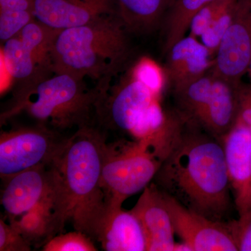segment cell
<instances>
[{
    "label": "cell",
    "mask_w": 251,
    "mask_h": 251,
    "mask_svg": "<svg viewBox=\"0 0 251 251\" xmlns=\"http://www.w3.org/2000/svg\"><path fill=\"white\" fill-rule=\"evenodd\" d=\"M59 31L35 19L23 28L18 35L38 64L46 70L53 73L51 54Z\"/></svg>",
    "instance_id": "22"
},
{
    "label": "cell",
    "mask_w": 251,
    "mask_h": 251,
    "mask_svg": "<svg viewBox=\"0 0 251 251\" xmlns=\"http://www.w3.org/2000/svg\"><path fill=\"white\" fill-rule=\"evenodd\" d=\"M167 155L142 141L122 138L107 143L100 179L107 206H122L126 200L143 191Z\"/></svg>",
    "instance_id": "6"
},
{
    "label": "cell",
    "mask_w": 251,
    "mask_h": 251,
    "mask_svg": "<svg viewBox=\"0 0 251 251\" xmlns=\"http://www.w3.org/2000/svg\"><path fill=\"white\" fill-rule=\"evenodd\" d=\"M238 0H213L195 14L189 26V35L199 39L226 9Z\"/></svg>",
    "instance_id": "24"
},
{
    "label": "cell",
    "mask_w": 251,
    "mask_h": 251,
    "mask_svg": "<svg viewBox=\"0 0 251 251\" xmlns=\"http://www.w3.org/2000/svg\"><path fill=\"white\" fill-rule=\"evenodd\" d=\"M97 117L107 128L121 132L131 140L150 143L161 136L171 121V114L162 107L161 97L129 71L102 96Z\"/></svg>",
    "instance_id": "5"
},
{
    "label": "cell",
    "mask_w": 251,
    "mask_h": 251,
    "mask_svg": "<svg viewBox=\"0 0 251 251\" xmlns=\"http://www.w3.org/2000/svg\"><path fill=\"white\" fill-rule=\"evenodd\" d=\"M54 200L41 203L17 219L9 221L31 246L42 247L56 235L53 216Z\"/></svg>",
    "instance_id": "20"
},
{
    "label": "cell",
    "mask_w": 251,
    "mask_h": 251,
    "mask_svg": "<svg viewBox=\"0 0 251 251\" xmlns=\"http://www.w3.org/2000/svg\"><path fill=\"white\" fill-rule=\"evenodd\" d=\"M248 74H249V75H250V77L251 78V63L250 64V67L249 68V70H248Z\"/></svg>",
    "instance_id": "32"
},
{
    "label": "cell",
    "mask_w": 251,
    "mask_h": 251,
    "mask_svg": "<svg viewBox=\"0 0 251 251\" xmlns=\"http://www.w3.org/2000/svg\"><path fill=\"white\" fill-rule=\"evenodd\" d=\"M214 75L210 97L196 125L220 140L237 123L242 83H235Z\"/></svg>",
    "instance_id": "15"
},
{
    "label": "cell",
    "mask_w": 251,
    "mask_h": 251,
    "mask_svg": "<svg viewBox=\"0 0 251 251\" xmlns=\"http://www.w3.org/2000/svg\"><path fill=\"white\" fill-rule=\"evenodd\" d=\"M99 85L90 87L85 79L67 74H52L14 96L1 112V125L25 112L36 124L62 132L92 125L103 94Z\"/></svg>",
    "instance_id": "4"
},
{
    "label": "cell",
    "mask_w": 251,
    "mask_h": 251,
    "mask_svg": "<svg viewBox=\"0 0 251 251\" xmlns=\"http://www.w3.org/2000/svg\"><path fill=\"white\" fill-rule=\"evenodd\" d=\"M117 14L115 0H35L36 19L57 30L80 27Z\"/></svg>",
    "instance_id": "11"
},
{
    "label": "cell",
    "mask_w": 251,
    "mask_h": 251,
    "mask_svg": "<svg viewBox=\"0 0 251 251\" xmlns=\"http://www.w3.org/2000/svg\"><path fill=\"white\" fill-rule=\"evenodd\" d=\"M171 0H115L117 14L129 33L147 34L156 29Z\"/></svg>",
    "instance_id": "18"
},
{
    "label": "cell",
    "mask_w": 251,
    "mask_h": 251,
    "mask_svg": "<svg viewBox=\"0 0 251 251\" xmlns=\"http://www.w3.org/2000/svg\"><path fill=\"white\" fill-rule=\"evenodd\" d=\"M35 0H0V40L4 43L17 36L36 19Z\"/></svg>",
    "instance_id": "23"
},
{
    "label": "cell",
    "mask_w": 251,
    "mask_h": 251,
    "mask_svg": "<svg viewBox=\"0 0 251 251\" xmlns=\"http://www.w3.org/2000/svg\"><path fill=\"white\" fill-rule=\"evenodd\" d=\"M1 54L5 69L16 85L14 96L54 74L38 64L18 35L3 43Z\"/></svg>",
    "instance_id": "17"
},
{
    "label": "cell",
    "mask_w": 251,
    "mask_h": 251,
    "mask_svg": "<svg viewBox=\"0 0 251 251\" xmlns=\"http://www.w3.org/2000/svg\"><path fill=\"white\" fill-rule=\"evenodd\" d=\"M70 136L36 124L1 130L0 176L2 181L38 166H52L62 156Z\"/></svg>",
    "instance_id": "7"
},
{
    "label": "cell",
    "mask_w": 251,
    "mask_h": 251,
    "mask_svg": "<svg viewBox=\"0 0 251 251\" xmlns=\"http://www.w3.org/2000/svg\"><path fill=\"white\" fill-rule=\"evenodd\" d=\"M214 80L211 69L199 78L173 89L176 112L184 121L197 124L210 97Z\"/></svg>",
    "instance_id": "19"
},
{
    "label": "cell",
    "mask_w": 251,
    "mask_h": 251,
    "mask_svg": "<svg viewBox=\"0 0 251 251\" xmlns=\"http://www.w3.org/2000/svg\"><path fill=\"white\" fill-rule=\"evenodd\" d=\"M238 1L226 9L201 37L202 44L209 50L213 58H214L221 40L232 22Z\"/></svg>",
    "instance_id": "27"
},
{
    "label": "cell",
    "mask_w": 251,
    "mask_h": 251,
    "mask_svg": "<svg viewBox=\"0 0 251 251\" xmlns=\"http://www.w3.org/2000/svg\"><path fill=\"white\" fill-rule=\"evenodd\" d=\"M211 1L213 0H171L163 21L166 52L186 36L193 16Z\"/></svg>",
    "instance_id": "21"
},
{
    "label": "cell",
    "mask_w": 251,
    "mask_h": 251,
    "mask_svg": "<svg viewBox=\"0 0 251 251\" xmlns=\"http://www.w3.org/2000/svg\"><path fill=\"white\" fill-rule=\"evenodd\" d=\"M231 191L239 214L247 210L251 193V130L237 122L227 134L220 139Z\"/></svg>",
    "instance_id": "12"
},
{
    "label": "cell",
    "mask_w": 251,
    "mask_h": 251,
    "mask_svg": "<svg viewBox=\"0 0 251 251\" xmlns=\"http://www.w3.org/2000/svg\"><path fill=\"white\" fill-rule=\"evenodd\" d=\"M237 122L247 126L251 130V85L242 84L240 108Z\"/></svg>",
    "instance_id": "30"
},
{
    "label": "cell",
    "mask_w": 251,
    "mask_h": 251,
    "mask_svg": "<svg viewBox=\"0 0 251 251\" xmlns=\"http://www.w3.org/2000/svg\"><path fill=\"white\" fill-rule=\"evenodd\" d=\"M251 63V0H239L232 22L214 56L211 72L235 83Z\"/></svg>",
    "instance_id": "9"
},
{
    "label": "cell",
    "mask_w": 251,
    "mask_h": 251,
    "mask_svg": "<svg viewBox=\"0 0 251 251\" xmlns=\"http://www.w3.org/2000/svg\"><path fill=\"white\" fill-rule=\"evenodd\" d=\"M173 251H192L191 248L184 242L175 243Z\"/></svg>",
    "instance_id": "31"
},
{
    "label": "cell",
    "mask_w": 251,
    "mask_h": 251,
    "mask_svg": "<svg viewBox=\"0 0 251 251\" xmlns=\"http://www.w3.org/2000/svg\"><path fill=\"white\" fill-rule=\"evenodd\" d=\"M238 251H251V206L236 221H227Z\"/></svg>",
    "instance_id": "29"
},
{
    "label": "cell",
    "mask_w": 251,
    "mask_h": 251,
    "mask_svg": "<svg viewBox=\"0 0 251 251\" xmlns=\"http://www.w3.org/2000/svg\"><path fill=\"white\" fill-rule=\"evenodd\" d=\"M128 34L118 14L60 31L51 54L52 72L90 79L108 90L130 58Z\"/></svg>",
    "instance_id": "3"
},
{
    "label": "cell",
    "mask_w": 251,
    "mask_h": 251,
    "mask_svg": "<svg viewBox=\"0 0 251 251\" xmlns=\"http://www.w3.org/2000/svg\"><path fill=\"white\" fill-rule=\"evenodd\" d=\"M94 241L105 251H147L146 236L139 220L122 206H107Z\"/></svg>",
    "instance_id": "14"
},
{
    "label": "cell",
    "mask_w": 251,
    "mask_h": 251,
    "mask_svg": "<svg viewBox=\"0 0 251 251\" xmlns=\"http://www.w3.org/2000/svg\"><path fill=\"white\" fill-rule=\"evenodd\" d=\"M130 210L143 226L147 251H173L176 243L174 226L163 193L153 181L143 190Z\"/></svg>",
    "instance_id": "13"
},
{
    "label": "cell",
    "mask_w": 251,
    "mask_h": 251,
    "mask_svg": "<svg viewBox=\"0 0 251 251\" xmlns=\"http://www.w3.org/2000/svg\"><path fill=\"white\" fill-rule=\"evenodd\" d=\"M153 181L188 209L227 222L232 191L224 148L199 126L184 120Z\"/></svg>",
    "instance_id": "1"
},
{
    "label": "cell",
    "mask_w": 251,
    "mask_h": 251,
    "mask_svg": "<svg viewBox=\"0 0 251 251\" xmlns=\"http://www.w3.org/2000/svg\"><path fill=\"white\" fill-rule=\"evenodd\" d=\"M251 206V193L250 201H249V207H248V209H249V208Z\"/></svg>",
    "instance_id": "33"
},
{
    "label": "cell",
    "mask_w": 251,
    "mask_h": 251,
    "mask_svg": "<svg viewBox=\"0 0 251 251\" xmlns=\"http://www.w3.org/2000/svg\"><path fill=\"white\" fill-rule=\"evenodd\" d=\"M106 133L94 126L78 128L52 167L56 181L53 216L56 234L68 222L94 239L107 209L100 185ZM56 234V235H57Z\"/></svg>",
    "instance_id": "2"
},
{
    "label": "cell",
    "mask_w": 251,
    "mask_h": 251,
    "mask_svg": "<svg viewBox=\"0 0 251 251\" xmlns=\"http://www.w3.org/2000/svg\"><path fill=\"white\" fill-rule=\"evenodd\" d=\"M166 52V77L173 89L202 76L214 65L209 50L193 36L181 38Z\"/></svg>",
    "instance_id": "16"
},
{
    "label": "cell",
    "mask_w": 251,
    "mask_h": 251,
    "mask_svg": "<svg viewBox=\"0 0 251 251\" xmlns=\"http://www.w3.org/2000/svg\"><path fill=\"white\" fill-rule=\"evenodd\" d=\"M163 200L175 234L192 251H237L227 222L214 221L188 209L166 193Z\"/></svg>",
    "instance_id": "8"
},
{
    "label": "cell",
    "mask_w": 251,
    "mask_h": 251,
    "mask_svg": "<svg viewBox=\"0 0 251 251\" xmlns=\"http://www.w3.org/2000/svg\"><path fill=\"white\" fill-rule=\"evenodd\" d=\"M132 75L157 95L161 97L166 85V74L152 59L144 57L138 61L130 69Z\"/></svg>",
    "instance_id": "26"
},
{
    "label": "cell",
    "mask_w": 251,
    "mask_h": 251,
    "mask_svg": "<svg viewBox=\"0 0 251 251\" xmlns=\"http://www.w3.org/2000/svg\"><path fill=\"white\" fill-rule=\"evenodd\" d=\"M43 251H97L94 240L87 234L75 230L57 234L42 247Z\"/></svg>",
    "instance_id": "25"
},
{
    "label": "cell",
    "mask_w": 251,
    "mask_h": 251,
    "mask_svg": "<svg viewBox=\"0 0 251 251\" xmlns=\"http://www.w3.org/2000/svg\"><path fill=\"white\" fill-rule=\"evenodd\" d=\"M31 245L11 224L0 220V251H30Z\"/></svg>",
    "instance_id": "28"
},
{
    "label": "cell",
    "mask_w": 251,
    "mask_h": 251,
    "mask_svg": "<svg viewBox=\"0 0 251 251\" xmlns=\"http://www.w3.org/2000/svg\"><path fill=\"white\" fill-rule=\"evenodd\" d=\"M2 181L1 204L9 221L49 200L54 199L55 202V176L52 166L34 167Z\"/></svg>",
    "instance_id": "10"
}]
</instances>
